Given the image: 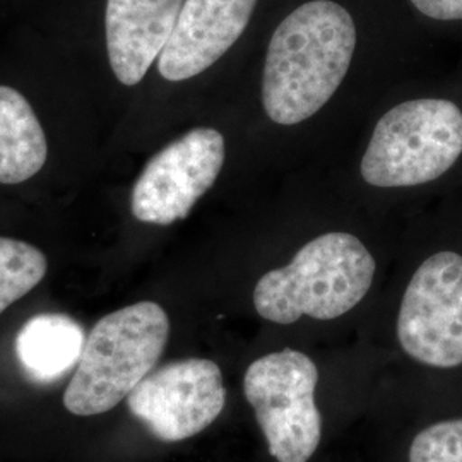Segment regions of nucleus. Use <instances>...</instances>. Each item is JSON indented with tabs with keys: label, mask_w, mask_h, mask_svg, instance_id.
I'll return each instance as SVG.
<instances>
[{
	"label": "nucleus",
	"mask_w": 462,
	"mask_h": 462,
	"mask_svg": "<svg viewBox=\"0 0 462 462\" xmlns=\"http://www.w3.org/2000/svg\"><path fill=\"white\" fill-rule=\"evenodd\" d=\"M410 462H462V420L435 423L414 437Z\"/></svg>",
	"instance_id": "obj_14"
},
{
	"label": "nucleus",
	"mask_w": 462,
	"mask_h": 462,
	"mask_svg": "<svg viewBox=\"0 0 462 462\" xmlns=\"http://www.w3.org/2000/svg\"><path fill=\"white\" fill-rule=\"evenodd\" d=\"M374 276L375 261L362 240L332 231L300 248L290 264L265 273L255 284L254 307L281 326L303 315L332 320L364 300Z\"/></svg>",
	"instance_id": "obj_2"
},
{
	"label": "nucleus",
	"mask_w": 462,
	"mask_h": 462,
	"mask_svg": "<svg viewBox=\"0 0 462 462\" xmlns=\"http://www.w3.org/2000/svg\"><path fill=\"white\" fill-rule=\"evenodd\" d=\"M168 336L170 319L154 301H139L99 319L64 393L67 411L76 416L112 411L152 372Z\"/></svg>",
	"instance_id": "obj_3"
},
{
	"label": "nucleus",
	"mask_w": 462,
	"mask_h": 462,
	"mask_svg": "<svg viewBox=\"0 0 462 462\" xmlns=\"http://www.w3.org/2000/svg\"><path fill=\"white\" fill-rule=\"evenodd\" d=\"M317 382V365L297 349L269 353L248 365L244 393L278 462H309L320 444Z\"/></svg>",
	"instance_id": "obj_5"
},
{
	"label": "nucleus",
	"mask_w": 462,
	"mask_h": 462,
	"mask_svg": "<svg viewBox=\"0 0 462 462\" xmlns=\"http://www.w3.org/2000/svg\"><path fill=\"white\" fill-rule=\"evenodd\" d=\"M225 165V137L211 127L183 134L156 152L134 185L131 211L141 223L182 221L215 185Z\"/></svg>",
	"instance_id": "obj_7"
},
{
	"label": "nucleus",
	"mask_w": 462,
	"mask_h": 462,
	"mask_svg": "<svg viewBox=\"0 0 462 462\" xmlns=\"http://www.w3.org/2000/svg\"><path fill=\"white\" fill-rule=\"evenodd\" d=\"M226 389L219 366L185 358L151 372L127 396L129 411L162 442H182L223 413Z\"/></svg>",
	"instance_id": "obj_8"
},
{
	"label": "nucleus",
	"mask_w": 462,
	"mask_h": 462,
	"mask_svg": "<svg viewBox=\"0 0 462 462\" xmlns=\"http://www.w3.org/2000/svg\"><path fill=\"white\" fill-rule=\"evenodd\" d=\"M356 43V21L337 0H307L290 11L265 51V116L278 125L314 116L345 81Z\"/></svg>",
	"instance_id": "obj_1"
},
{
	"label": "nucleus",
	"mask_w": 462,
	"mask_h": 462,
	"mask_svg": "<svg viewBox=\"0 0 462 462\" xmlns=\"http://www.w3.org/2000/svg\"><path fill=\"white\" fill-rule=\"evenodd\" d=\"M397 339L420 364L462 365V255L439 252L416 269L397 315Z\"/></svg>",
	"instance_id": "obj_6"
},
{
	"label": "nucleus",
	"mask_w": 462,
	"mask_h": 462,
	"mask_svg": "<svg viewBox=\"0 0 462 462\" xmlns=\"http://www.w3.org/2000/svg\"><path fill=\"white\" fill-rule=\"evenodd\" d=\"M185 0H106L110 67L124 86L144 79L175 30Z\"/></svg>",
	"instance_id": "obj_10"
},
{
	"label": "nucleus",
	"mask_w": 462,
	"mask_h": 462,
	"mask_svg": "<svg viewBox=\"0 0 462 462\" xmlns=\"http://www.w3.org/2000/svg\"><path fill=\"white\" fill-rule=\"evenodd\" d=\"M47 156V137L30 101L14 88L0 86V183L30 180Z\"/></svg>",
	"instance_id": "obj_12"
},
{
	"label": "nucleus",
	"mask_w": 462,
	"mask_h": 462,
	"mask_svg": "<svg viewBox=\"0 0 462 462\" xmlns=\"http://www.w3.org/2000/svg\"><path fill=\"white\" fill-rule=\"evenodd\" d=\"M461 154V108L448 99H413L377 122L360 173L374 187H414L442 177Z\"/></svg>",
	"instance_id": "obj_4"
},
{
	"label": "nucleus",
	"mask_w": 462,
	"mask_h": 462,
	"mask_svg": "<svg viewBox=\"0 0 462 462\" xmlns=\"http://www.w3.org/2000/svg\"><path fill=\"white\" fill-rule=\"evenodd\" d=\"M257 5L259 0H185L158 72L180 83L215 66L247 32Z\"/></svg>",
	"instance_id": "obj_9"
},
{
	"label": "nucleus",
	"mask_w": 462,
	"mask_h": 462,
	"mask_svg": "<svg viewBox=\"0 0 462 462\" xmlns=\"http://www.w3.org/2000/svg\"><path fill=\"white\" fill-rule=\"evenodd\" d=\"M414 9L435 21H462V0H410Z\"/></svg>",
	"instance_id": "obj_15"
},
{
	"label": "nucleus",
	"mask_w": 462,
	"mask_h": 462,
	"mask_svg": "<svg viewBox=\"0 0 462 462\" xmlns=\"http://www.w3.org/2000/svg\"><path fill=\"white\" fill-rule=\"evenodd\" d=\"M49 271V261L32 244L0 236V314L34 290Z\"/></svg>",
	"instance_id": "obj_13"
},
{
	"label": "nucleus",
	"mask_w": 462,
	"mask_h": 462,
	"mask_svg": "<svg viewBox=\"0 0 462 462\" xmlns=\"http://www.w3.org/2000/svg\"><path fill=\"white\" fill-rule=\"evenodd\" d=\"M84 343V329L72 317L34 315L17 332V360L30 379L51 383L78 366Z\"/></svg>",
	"instance_id": "obj_11"
}]
</instances>
